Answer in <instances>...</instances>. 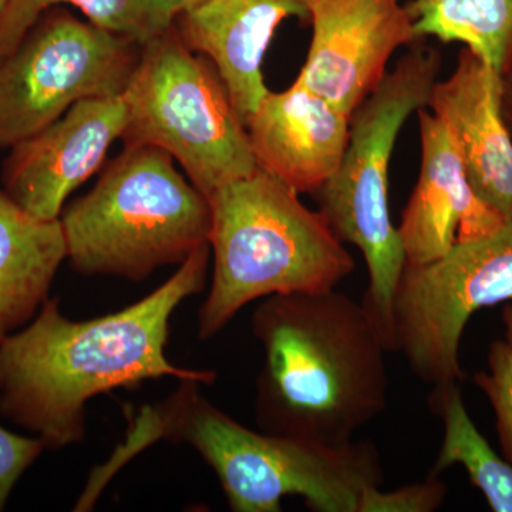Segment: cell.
Segmentation results:
<instances>
[{"label": "cell", "mask_w": 512, "mask_h": 512, "mask_svg": "<svg viewBox=\"0 0 512 512\" xmlns=\"http://www.w3.org/2000/svg\"><path fill=\"white\" fill-rule=\"evenodd\" d=\"M312 0H207L178 12L174 29L192 52L208 57L245 121L265 94L264 59L284 20L311 19Z\"/></svg>", "instance_id": "9a60e30c"}, {"label": "cell", "mask_w": 512, "mask_h": 512, "mask_svg": "<svg viewBox=\"0 0 512 512\" xmlns=\"http://www.w3.org/2000/svg\"><path fill=\"white\" fill-rule=\"evenodd\" d=\"M421 144L420 173L397 232L407 264H426L446 255L456 242L498 231L505 221L477 197L446 127L417 111Z\"/></svg>", "instance_id": "4fadbf2b"}, {"label": "cell", "mask_w": 512, "mask_h": 512, "mask_svg": "<svg viewBox=\"0 0 512 512\" xmlns=\"http://www.w3.org/2000/svg\"><path fill=\"white\" fill-rule=\"evenodd\" d=\"M443 420L444 434L440 453L431 473L460 464L471 483L483 493L495 512H512V466L491 448L471 420L458 384L434 389L431 396Z\"/></svg>", "instance_id": "ac0fdd59"}, {"label": "cell", "mask_w": 512, "mask_h": 512, "mask_svg": "<svg viewBox=\"0 0 512 512\" xmlns=\"http://www.w3.org/2000/svg\"><path fill=\"white\" fill-rule=\"evenodd\" d=\"M208 200L214 268L198 315L200 339L220 333L248 303L332 291L355 272V259L325 215L261 168Z\"/></svg>", "instance_id": "277c9868"}, {"label": "cell", "mask_w": 512, "mask_h": 512, "mask_svg": "<svg viewBox=\"0 0 512 512\" xmlns=\"http://www.w3.org/2000/svg\"><path fill=\"white\" fill-rule=\"evenodd\" d=\"M441 53L416 46L352 114L349 143L336 173L316 194L320 212L343 242L355 245L369 271L365 305L389 348L394 289L406 255L390 217L389 167L400 131L413 113L426 109L439 79Z\"/></svg>", "instance_id": "8992f818"}, {"label": "cell", "mask_w": 512, "mask_h": 512, "mask_svg": "<svg viewBox=\"0 0 512 512\" xmlns=\"http://www.w3.org/2000/svg\"><path fill=\"white\" fill-rule=\"evenodd\" d=\"M419 39L463 43L503 79L512 72V0H413Z\"/></svg>", "instance_id": "e0dca14e"}, {"label": "cell", "mask_w": 512, "mask_h": 512, "mask_svg": "<svg viewBox=\"0 0 512 512\" xmlns=\"http://www.w3.org/2000/svg\"><path fill=\"white\" fill-rule=\"evenodd\" d=\"M349 119L298 80L269 90L245 121L256 167L298 194H316L345 156Z\"/></svg>", "instance_id": "5bb4252c"}, {"label": "cell", "mask_w": 512, "mask_h": 512, "mask_svg": "<svg viewBox=\"0 0 512 512\" xmlns=\"http://www.w3.org/2000/svg\"><path fill=\"white\" fill-rule=\"evenodd\" d=\"M126 124L123 94L74 104L55 123L9 148L2 191L33 217L59 220L67 198L99 170Z\"/></svg>", "instance_id": "8fae6325"}, {"label": "cell", "mask_w": 512, "mask_h": 512, "mask_svg": "<svg viewBox=\"0 0 512 512\" xmlns=\"http://www.w3.org/2000/svg\"><path fill=\"white\" fill-rule=\"evenodd\" d=\"M210 244L201 245L163 285L119 312L76 322L47 299L36 318L0 343V414L47 450L86 436V404L147 380L212 384L217 373L178 367L165 355L178 306L205 288Z\"/></svg>", "instance_id": "6da1fadb"}, {"label": "cell", "mask_w": 512, "mask_h": 512, "mask_svg": "<svg viewBox=\"0 0 512 512\" xmlns=\"http://www.w3.org/2000/svg\"><path fill=\"white\" fill-rule=\"evenodd\" d=\"M67 259L86 276L141 282L210 244L211 205L160 148L126 146L93 190L64 207Z\"/></svg>", "instance_id": "5b68a950"}, {"label": "cell", "mask_w": 512, "mask_h": 512, "mask_svg": "<svg viewBox=\"0 0 512 512\" xmlns=\"http://www.w3.org/2000/svg\"><path fill=\"white\" fill-rule=\"evenodd\" d=\"M501 114L512 137V72L503 77L501 86Z\"/></svg>", "instance_id": "603a6c76"}, {"label": "cell", "mask_w": 512, "mask_h": 512, "mask_svg": "<svg viewBox=\"0 0 512 512\" xmlns=\"http://www.w3.org/2000/svg\"><path fill=\"white\" fill-rule=\"evenodd\" d=\"M72 5L89 22L140 45L173 26L177 9L168 0H10L0 18V56H6L46 10Z\"/></svg>", "instance_id": "d6986e66"}, {"label": "cell", "mask_w": 512, "mask_h": 512, "mask_svg": "<svg viewBox=\"0 0 512 512\" xmlns=\"http://www.w3.org/2000/svg\"><path fill=\"white\" fill-rule=\"evenodd\" d=\"M503 322L505 326V339L512 346V301L508 302L503 309Z\"/></svg>", "instance_id": "cb8c5ba5"}, {"label": "cell", "mask_w": 512, "mask_h": 512, "mask_svg": "<svg viewBox=\"0 0 512 512\" xmlns=\"http://www.w3.org/2000/svg\"><path fill=\"white\" fill-rule=\"evenodd\" d=\"M311 22L296 80L349 117L382 83L394 52L419 40L399 0H312Z\"/></svg>", "instance_id": "30bf717a"}, {"label": "cell", "mask_w": 512, "mask_h": 512, "mask_svg": "<svg viewBox=\"0 0 512 512\" xmlns=\"http://www.w3.org/2000/svg\"><path fill=\"white\" fill-rule=\"evenodd\" d=\"M501 86L493 67L463 47L427 107L446 127L477 197L512 222V137L501 114Z\"/></svg>", "instance_id": "7c38bea8"}, {"label": "cell", "mask_w": 512, "mask_h": 512, "mask_svg": "<svg viewBox=\"0 0 512 512\" xmlns=\"http://www.w3.org/2000/svg\"><path fill=\"white\" fill-rule=\"evenodd\" d=\"M447 485L439 474L431 473L426 480L407 484L393 491L369 487L360 497L359 512H434L443 507Z\"/></svg>", "instance_id": "44dd1931"}, {"label": "cell", "mask_w": 512, "mask_h": 512, "mask_svg": "<svg viewBox=\"0 0 512 512\" xmlns=\"http://www.w3.org/2000/svg\"><path fill=\"white\" fill-rule=\"evenodd\" d=\"M123 99L126 146L165 151L207 198L258 168L247 126L217 67L192 52L174 25L143 45Z\"/></svg>", "instance_id": "52a82bcc"}, {"label": "cell", "mask_w": 512, "mask_h": 512, "mask_svg": "<svg viewBox=\"0 0 512 512\" xmlns=\"http://www.w3.org/2000/svg\"><path fill=\"white\" fill-rule=\"evenodd\" d=\"M251 326L264 352L262 431L339 446L386 410L389 348L365 303L336 289L272 295Z\"/></svg>", "instance_id": "7a4b0ae2"}, {"label": "cell", "mask_w": 512, "mask_h": 512, "mask_svg": "<svg viewBox=\"0 0 512 512\" xmlns=\"http://www.w3.org/2000/svg\"><path fill=\"white\" fill-rule=\"evenodd\" d=\"M512 301V222L487 237L456 242L426 264L404 265L394 289L389 350L434 389L463 380L460 342L483 308Z\"/></svg>", "instance_id": "9c48e42d"}, {"label": "cell", "mask_w": 512, "mask_h": 512, "mask_svg": "<svg viewBox=\"0 0 512 512\" xmlns=\"http://www.w3.org/2000/svg\"><path fill=\"white\" fill-rule=\"evenodd\" d=\"M47 450L39 437H26L0 426V512L23 474Z\"/></svg>", "instance_id": "7402d4cb"}, {"label": "cell", "mask_w": 512, "mask_h": 512, "mask_svg": "<svg viewBox=\"0 0 512 512\" xmlns=\"http://www.w3.org/2000/svg\"><path fill=\"white\" fill-rule=\"evenodd\" d=\"M10 0H0V18H2L3 12L8 8Z\"/></svg>", "instance_id": "484cf974"}, {"label": "cell", "mask_w": 512, "mask_h": 512, "mask_svg": "<svg viewBox=\"0 0 512 512\" xmlns=\"http://www.w3.org/2000/svg\"><path fill=\"white\" fill-rule=\"evenodd\" d=\"M473 380L493 406L498 441L505 460L512 464V346L507 340L493 342L488 352V372L476 373Z\"/></svg>", "instance_id": "ffe728a7"}, {"label": "cell", "mask_w": 512, "mask_h": 512, "mask_svg": "<svg viewBox=\"0 0 512 512\" xmlns=\"http://www.w3.org/2000/svg\"><path fill=\"white\" fill-rule=\"evenodd\" d=\"M143 45L55 6L0 59V148L55 123L74 104L126 92Z\"/></svg>", "instance_id": "ba28073f"}, {"label": "cell", "mask_w": 512, "mask_h": 512, "mask_svg": "<svg viewBox=\"0 0 512 512\" xmlns=\"http://www.w3.org/2000/svg\"><path fill=\"white\" fill-rule=\"evenodd\" d=\"M171 5L177 9L178 12H183V10L195 8V6L201 5V3L207 2V0H168Z\"/></svg>", "instance_id": "d4e9b609"}, {"label": "cell", "mask_w": 512, "mask_h": 512, "mask_svg": "<svg viewBox=\"0 0 512 512\" xmlns=\"http://www.w3.org/2000/svg\"><path fill=\"white\" fill-rule=\"evenodd\" d=\"M197 382H180L131 419L117 456L130 461L161 440L188 444L217 474L235 512H279L299 497L315 512H359L369 487H382L383 466L372 441L332 446L248 429L214 406Z\"/></svg>", "instance_id": "3957f363"}, {"label": "cell", "mask_w": 512, "mask_h": 512, "mask_svg": "<svg viewBox=\"0 0 512 512\" xmlns=\"http://www.w3.org/2000/svg\"><path fill=\"white\" fill-rule=\"evenodd\" d=\"M0 59H2V56H0Z\"/></svg>", "instance_id": "4316f807"}, {"label": "cell", "mask_w": 512, "mask_h": 512, "mask_svg": "<svg viewBox=\"0 0 512 512\" xmlns=\"http://www.w3.org/2000/svg\"><path fill=\"white\" fill-rule=\"evenodd\" d=\"M66 259L62 222L33 217L0 188V343L36 318Z\"/></svg>", "instance_id": "2e32d148"}]
</instances>
